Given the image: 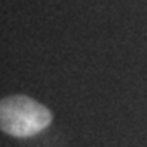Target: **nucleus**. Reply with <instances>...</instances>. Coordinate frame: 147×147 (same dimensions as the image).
Masks as SVG:
<instances>
[{
  "label": "nucleus",
  "instance_id": "nucleus-1",
  "mask_svg": "<svg viewBox=\"0 0 147 147\" xmlns=\"http://www.w3.org/2000/svg\"><path fill=\"white\" fill-rule=\"evenodd\" d=\"M53 115L26 95H10L0 100V129L13 137H30L44 131Z\"/></svg>",
  "mask_w": 147,
  "mask_h": 147
}]
</instances>
